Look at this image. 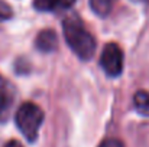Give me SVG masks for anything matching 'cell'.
<instances>
[{"label":"cell","instance_id":"obj_1","mask_svg":"<svg viewBox=\"0 0 149 147\" xmlns=\"http://www.w3.org/2000/svg\"><path fill=\"white\" fill-rule=\"evenodd\" d=\"M64 38L71 50L83 61H88L96 52V41L75 14L68 16L62 25Z\"/></svg>","mask_w":149,"mask_h":147},{"label":"cell","instance_id":"obj_2","mask_svg":"<svg viewBox=\"0 0 149 147\" xmlns=\"http://www.w3.org/2000/svg\"><path fill=\"white\" fill-rule=\"evenodd\" d=\"M15 120L17 128L29 141H35L38 139V131L44 121V112L38 105L32 102L22 104L16 112Z\"/></svg>","mask_w":149,"mask_h":147},{"label":"cell","instance_id":"obj_3","mask_svg":"<svg viewBox=\"0 0 149 147\" xmlns=\"http://www.w3.org/2000/svg\"><path fill=\"white\" fill-rule=\"evenodd\" d=\"M100 65L109 77H117L123 69V52L116 43H107L100 58Z\"/></svg>","mask_w":149,"mask_h":147},{"label":"cell","instance_id":"obj_4","mask_svg":"<svg viewBox=\"0 0 149 147\" xmlns=\"http://www.w3.org/2000/svg\"><path fill=\"white\" fill-rule=\"evenodd\" d=\"M74 1L75 0H35L33 6L39 12H56L71 7Z\"/></svg>","mask_w":149,"mask_h":147},{"label":"cell","instance_id":"obj_5","mask_svg":"<svg viewBox=\"0 0 149 147\" xmlns=\"http://www.w3.org/2000/svg\"><path fill=\"white\" fill-rule=\"evenodd\" d=\"M58 45V38L54 30H42L36 38V48L42 52H52Z\"/></svg>","mask_w":149,"mask_h":147},{"label":"cell","instance_id":"obj_6","mask_svg":"<svg viewBox=\"0 0 149 147\" xmlns=\"http://www.w3.org/2000/svg\"><path fill=\"white\" fill-rule=\"evenodd\" d=\"M4 82L3 79H0V121H4L9 115L10 107H12V97L9 95V92H6L3 90Z\"/></svg>","mask_w":149,"mask_h":147},{"label":"cell","instance_id":"obj_7","mask_svg":"<svg viewBox=\"0 0 149 147\" xmlns=\"http://www.w3.org/2000/svg\"><path fill=\"white\" fill-rule=\"evenodd\" d=\"M133 105L136 111L142 115H149V92L139 91L133 97Z\"/></svg>","mask_w":149,"mask_h":147},{"label":"cell","instance_id":"obj_8","mask_svg":"<svg viewBox=\"0 0 149 147\" xmlns=\"http://www.w3.org/2000/svg\"><path fill=\"white\" fill-rule=\"evenodd\" d=\"M90 6L97 16H107L113 7V0H90Z\"/></svg>","mask_w":149,"mask_h":147},{"label":"cell","instance_id":"obj_9","mask_svg":"<svg viewBox=\"0 0 149 147\" xmlns=\"http://www.w3.org/2000/svg\"><path fill=\"white\" fill-rule=\"evenodd\" d=\"M99 147H125L122 141L116 140V139H109V140H104Z\"/></svg>","mask_w":149,"mask_h":147},{"label":"cell","instance_id":"obj_10","mask_svg":"<svg viewBox=\"0 0 149 147\" xmlns=\"http://www.w3.org/2000/svg\"><path fill=\"white\" fill-rule=\"evenodd\" d=\"M10 7L6 4V3H3V1H0V19H7V17H10Z\"/></svg>","mask_w":149,"mask_h":147},{"label":"cell","instance_id":"obj_11","mask_svg":"<svg viewBox=\"0 0 149 147\" xmlns=\"http://www.w3.org/2000/svg\"><path fill=\"white\" fill-rule=\"evenodd\" d=\"M4 147H23V146H22L19 141H16V140H12V141H9V143H7V144H6Z\"/></svg>","mask_w":149,"mask_h":147}]
</instances>
